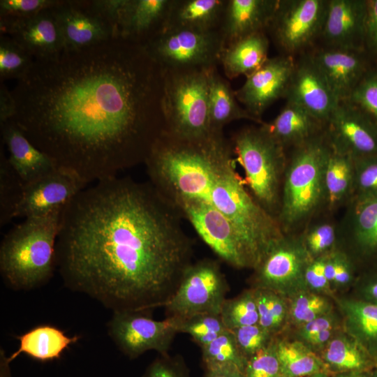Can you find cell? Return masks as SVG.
<instances>
[{"mask_svg":"<svg viewBox=\"0 0 377 377\" xmlns=\"http://www.w3.org/2000/svg\"><path fill=\"white\" fill-rule=\"evenodd\" d=\"M11 93L28 139L87 184L145 162L165 131L163 70L121 39L35 59Z\"/></svg>","mask_w":377,"mask_h":377,"instance_id":"6da1fadb","label":"cell"},{"mask_svg":"<svg viewBox=\"0 0 377 377\" xmlns=\"http://www.w3.org/2000/svg\"><path fill=\"white\" fill-rule=\"evenodd\" d=\"M152 184L117 177L61 210L56 269L64 286L113 311L164 307L192 263V246Z\"/></svg>","mask_w":377,"mask_h":377,"instance_id":"7a4b0ae2","label":"cell"},{"mask_svg":"<svg viewBox=\"0 0 377 377\" xmlns=\"http://www.w3.org/2000/svg\"><path fill=\"white\" fill-rule=\"evenodd\" d=\"M61 210L24 219L4 236L0 246V272L9 288L29 290L52 277Z\"/></svg>","mask_w":377,"mask_h":377,"instance_id":"3957f363","label":"cell"},{"mask_svg":"<svg viewBox=\"0 0 377 377\" xmlns=\"http://www.w3.org/2000/svg\"><path fill=\"white\" fill-rule=\"evenodd\" d=\"M330 149L324 130L293 147L288 156L277 216L285 234H297L323 210L325 168Z\"/></svg>","mask_w":377,"mask_h":377,"instance_id":"277c9868","label":"cell"},{"mask_svg":"<svg viewBox=\"0 0 377 377\" xmlns=\"http://www.w3.org/2000/svg\"><path fill=\"white\" fill-rule=\"evenodd\" d=\"M233 156L231 142L228 140L218 151L190 200L205 203L220 212L232 223L240 240L248 243L265 232L270 216L246 188L236 172Z\"/></svg>","mask_w":377,"mask_h":377,"instance_id":"5b68a950","label":"cell"},{"mask_svg":"<svg viewBox=\"0 0 377 377\" xmlns=\"http://www.w3.org/2000/svg\"><path fill=\"white\" fill-rule=\"evenodd\" d=\"M231 145L235 161L243 168L246 188L277 219L288 161L286 149L261 125L240 129L233 135Z\"/></svg>","mask_w":377,"mask_h":377,"instance_id":"8992f818","label":"cell"},{"mask_svg":"<svg viewBox=\"0 0 377 377\" xmlns=\"http://www.w3.org/2000/svg\"><path fill=\"white\" fill-rule=\"evenodd\" d=\"M209 68L163 69L166 133L184 139L199 138L210 133Z\"/></svg>","mask_w":377,"mask_h":377,"instance_id":"52a82bcc","label":"cell"},{"mask_svg":"<svg viewBox=\"0 0 377 377\" xmlns=\"http://www.w3.org/2000/svg\"><path fill=\"white\" fill-rule=\"evenodd\" d=\"M144 47L163 70L208 68L219 64L223 41L219 29L168 30Z\"/></svg>","mask_w":377,"mask_h":377,"instance_id":"ba28073f","label":"cell"},{"mask_svg":"<svg viewBox=\"0 0 377 377\" xmlns=\"http://www.w3.org/2000/svg\"><path fill=\"white\" fill-rule=\"evenodd\" d=\"M228 285L219 265L211 259L191 263L173 296L164 306L166 317L220 314Z\"/></svg>","mask_w":377,"mask_h":377,"instance_id":"9c48e42d","label":"cell"},{"mask_svg":"<svg viewBox=\"0 0 377 377\" xmlns=\"http://www.w3.org/2000/svg\"><path fill=\"white\" fill-rule=\"evenodd\" d=\"M151 311H113L108 333L117 348L128 358L136 359L147 351L168 353L179 333L177 320L166 317L156 320Z\"/></svg>","mask_w":377,"mask_h":377,"instance_id":"30bf717a","label":"cell"},{"mask_svg":"<svg viewBox=\"0 0 377 377\" xmlns=\"http://www.w3.org/2000/svg\"><path fill=\"white\" fill-rule=\"evenodd\" d=\"M311 260L300 234H285L254 269L253 288L273 291L288 299L307 289L304 272Z\"/></svg>","mask_w":377,"mask_h":377,"instance_id":"8fae6325","label":"cell"},{"mask_svg":"<svg viewBox=\"0 0 377 377\" xmlns=\"http://www.w3.org/2000/svg\"><path fill=\"white\" fill-rule=\"evenodd\" d=\"M328 0H279L267 31L283 52L293 57L321 36Z\"/></svg>","mask_w":377,"mask_h":377,"instance_id":"7c38bea8","label":"cell"},{"mask_svg":"<svg viewBox=\"0 0 377 377\" xmlns=\"http://www.w3.org/2000/svg\"><path fill=\"white\" fill-rule=\"evenodd\" d=\"M325 130L332 148L353 160L377 155V123L349 100L338 103Z\"/></svg>","mask_w":377,"mask_h":377,"instance_id":"4fadbf2b","label":"cell"},{"mask_svg":"<svg viewBox=\"0 0 377 377\" xmlns=\"http://www.w3.org/2000/svg\"><path fill=\"white\" fill-rule=\"evenodd\" d=\"M177 207L209 247L226 263L237 269L249 268L240 239L230 221L214 207L186 200Z\"/></svg>","mask_w":377,"mask_h":377,"instance_id":"5bb4252c","label":"cell"},{"mask_svg":"<svg viewBox=\"0 0 377 377\" xmlns=\"http://www.w3.org/2000/svg\"><path fill=\"white\" fill-rule=\"evenodd\" d=\"M295 64L291 56L268 58L235 91L237 101L251 116L263 123L261 116L266 109L279 98L286 97Z\"/></svg>","mask_w":377,"mask_h":377,"instance_id":"9a60e30c","label":"cell"},{"mask_svg":"<svg viewBox=\"0 0 377 377\" xmlns=\"http://www.w3.org/2000/svg\"><path fill=\"white\" fill-rule=\"evenodd\" d=\"M337 223L338 242L346 241L355 266L359 263L367 272L377 271V196L352 198Z\"/></svg>","mask_w":377,"mask_h":377,"instance_id":"2e32d148","label":"cell"},{"mask_svg":"<svg viewBox=\"0 0 377 377\" xmlns=\"http://www.w3.org/2000/svg\"><path fill=\"white\" fill-rule=\"evenodd\" d=\"M64 51L84 50L117 38L115 29L97 14L89 1H66L53 8Z\"/></svg>","mask_w":377,"mask_h":377,"instance_id":"e0dca14e","label":"cell"},{"mask_svg":"<svg viewBox=\"0 0 377 377\" xmlns=\"http://www.w3.org/2000/svg\"><path fill=\"white\" fill-rule=\"evenodd\" d=\"M87 184L75 173L58 167L25 186L15 217L43 216L61 209L85 188Z\"/></svg>","mask_w":377,"mask_h":377,"instance_id":"ac0fdd59","label":"cell"},{"mask_svg":"<svg viewBox=\"0 0 377 377\" xmlns=\"http://www.w3.org/2000/svg\"><path fill=\"white\" fill-rule=\"evenodd\" d=\"M53 8L27 17H0L1 35L11 37L34 59L59 55L64 44Z\"/></svg>","mask_w":377,"mask_h":377,"instance_id":"d6986e66","label":"cell"},{"mask_svg":"<svg viewBox=\"0 0 377 377\" xmlns=\"http://www.w3.org/2000/svg\"><path fill=\"white\" fill-rule=\"evenodd\" d=\"M286 98L325 125L339 102L309 55L295 64Z\"/></svg>","mask_w":377,"mask_h":377,"instance_id":"ffe728a7","label":"cell"},{"mask_svg":"<svg viewBox=\"0 0 377 377\" xmlns=\"http://www.w3.org/2000/svg\"><path fill=\"white\" fill-rule=\"evenodd\" d=\"M367 1L328 0L321 36L327 47L362 51Z\"/></svg>","mask_w":377,"mask_h":377,"instance_id":"44dd1931","label":"cell"},{"mask_svg":"<svg viewBox=\"0 0 377 377\" xmlns=\"http://www.w3.org/2000/svg\"><path fill=\"white\" fill-rule=\"evenodd\" d=\"M362 53L326 46L309 54L339 101L348 100L366 74Z\"/></svg>","mask_w":377,"mask_h":377,"instance_id":"7402d4cb","label":"cell"},{"mask_svg":"<svg viewBox=\"0 0 377 377\" xmlns=\"http://www.w3.org/2000/svg\"><path fill=\"white\" fill-rule=\"evenodd\" d=\"M279 0H227L219 27L223 47L249 35L265 32Z\"/></svg>","mask_w":377,"mask_h":377,"instance_id":"603a6c76","label":"cell"},{"mask_svg":"<svg viewBox=\"0 0 377 377\" xmlns=\"http://www.w3.org/2000/svg\"><path fill=\"white\" fill-rule=\"evenodd\" d=\"M171 0H126L117 26L118 39L145 45L164 30Z\"/></svg>","mask_w":377,"mask_h":377,"instance_id":"cb8c5ba5","label":"cell"},{"mask_svg":"<svg viewBox=\"0 0 377 377\" xmlns=\"http://www.w3.org/2000/svg\"><path fill=\"white\" fill-rule=\"evenodd\" d=\"M0 125L9 162L25 186L58 168L54 161L37 148L13 119Z\"/></svg>","mask_w":377,"mask_h":377,"instance_id":"d4e9b609","label":"cell"},{"mask_svg":"<svg viewBox=\"0 0 377 377\" xmlns=\"http://www.w3.org/2000/svg\"><path fill=\"white\" fill-rule=\"evenodd\" d=\"M260 125L286 149L305 142L325 128L323 123L288 101L273 120Z\"/></svg>","mask_w":377,"mask_h":377,"instance_id":"484cf974","label":"cell"},{"mask_svg":"<svg viewBox=\"0 0 377 377\" xmlns=\"http://www.w3.org/2000/svg\"><path fill=\"white\" fill-rule=\"evenodd\" d=\"M227 0H171L163 31L219 29Z\"/></svg>","mask_w":377,"mask_h":377,"instance_id":"4316f807","label":"cell"},{"mask_svg":"<svg viewBox=\"0 0 377 377\" xmlns=\"http://www.w3.org/2000/svg\"><path fill=\"white\" fill-rule=\"evenodd\" d=\"M209 126L211 133H222L227 124L239 119L260 122L241 107L229 81L222 76L217 66L208 70Z\"/></svg>","mask_w":377,"mask_h":377,"instance_id":"83f0119b","label":"cell"},{"mask_svg":"<svg viewBox=\"0 0 377 377\" xmlns=\"http://www.w3.org/2000/svg\"><path fill=\"white\" fill-rule=\"evenodd\" d=\"M269 40L265 32H258L224 47L219 64L226 77L232 80L246 77L258 70L269 58Z\"/></svg>","mask_w":377,"mask_h":377,"instance_id":"f1b7e54d","label":"cell"},{"mask_svg":"<svg viewBox=\"0 0 377 377\" xmlns=\"http://www.w3.org/2000/svg\"><path fill=\"white\" fill-rule=\"evenodd\" d=\"M343 330L377 364V304L362 299H337Z\"/></svg>","mask_w":377,"mask_h":377,"instance_id":"f546056e","label":"cell"},{"mask_svg":"<svg viewBox=\"0 0 377 377\" xmlns=\"http://www.w3.org/2000/svg\"><path fill=\"white\" fill-rule=\"evenodd\" d=\"M16 338L19 341V346L8 356L10 362L21 354L40 362L57 360L71 344L80 339L79 336L69 337L63 330L51 325L36 326Z\"/></svg>","mask_w":377,"mask_h":377,"instance_id":"4dcf8cb0","label":"cell"},{"mask_svg":"<svg viewBox=\"0 0 377 377\" xmlns=\"http://www.w3.org/2000/svg\"><path fill=\"white\" fill-rule=\"evenodd\" d=\"M327 372L371 371L377 364L369 353L343 329L318 353Z\"/></svg>","mask_w":377,"mask_h":377,"instance_id":"1f68e13d","label":"cell"},{"mask_svg":"<svg viewBox=\"0 0 377 377\" xmlns=\"http://www.w3.org/2000/svg\"><path fill=\"white\" fill-rule=\"evenodd\" d=\"M331 146V145H330ZM325 205L323 210L332 214L351 200L354 186V160L331 149L324 175Z\"/></svg>","mask_w":377,"mask_h":377,"instance_id":"d6a6232c","label":"cell"},{"mask_svg":"<svg viewBox=\"0 0 377 377\" xmlns=\"http://www.w3.org/2000/svg\"><path fill=\"white\" fill-rule=\"evenodd\" d=\"M276 343L281 375L309 377L318 372L328 373L318 355L301 341H290L276 336Z\"/></svg>","mask_w":377,"mask_h":377,"instance_id":"836d02e7","label":"cell"},{"mask_svg":"<svg viewBox=\"0 0 377 377\" xmlns=\"http://www.w3.org/2000/svg\"><path fill=\"white\" fill-rule=\"evenodd\" d=\"M25 184L10 165L2 147L0 152V226L10 223L15 218Z\"/></svg>","mask_w":377,"mask_h":377,"instance_id":"e575fe53","label":"cell"},{"mask_svg":"<svg viewBox=\"0 0 377 377\" xmlns=\"http://www.w3.org/2000/svg\"><path fill=\"white\" fill-rule=\"evenodd\" d=\"M253 289L259 315L258 324L273 336H279L289 323L288 300L269 290Z\"/></svg>","mask_w":377,"mask_h":377,"instance_id":"d590c367","label":"cell"},{"mask_svg":"<svg viewBox=\"0 0 377 377\" xmlns=\"http://www.w3.org/2000/svg\"><path fill=\"white\" fill-rule=\"evenodd\" d=\"M311 259L323 256L337 249L338 223L327 217L313 218L300 233Z\"/></svg>","mask_w":377,"mask_h":377,"instance_id":"8d00e7d4","label":"cell"},{"mask_svg":"<svg viewBox=\"0 0 377 377\" xmlns=\"http://www.w3.org/2000/svg\"><path fill=\"white\" fill-rule=\"evenodd\" d=\"M201 350L205 369L235 366L244 371L247 360L239 349L231 330H226L210 343L201 348Z\"/></svg>","mask_w":377,"mask_h":377,"instance_id":"74e56055","label":"cell"},{"mask_svg":"<svg viewBox=\"0 0 377 377\" xmlns=\"http://www.w3.org/2000/svg\"><path fill=\"white\" fill-rule=\"evenodd\" d=\"M287 300L289 307V323H292L297 327L334 311L328 296L309 289L302 290Z\"/></svg>","mask_w":377,"mask_h":377,"instance_id":"f35d334b","label":"cell"},{"mask_svg":"<svg viewBox=\"0 0 377 377\" xmlns=\"http://www.w3.org/2000/svg\"><path fill=\"white\" fill-rule=\"evenodd\" d=\"M220 316L229 330L258 324L259 315L255 290L252 288L233 298L226 299L222 305Z\"/></svg>","mask_w":377,"mask_h":377,"instance_id":"ab89813d","label":"cell"},{"mask_svg":"<svg viewBox=\"0 0 377 377\" xmlns=\"http://www.w3.org/2000/svg\"><path fill=\"white\" fill-rule=\"evenodd\" d=\"M34 58L7 35L0 37V80L22 79L31 68Z\"/></svg>","mask_w":377,"mask_h":377,"instance_id":"60d3db41","label":"cell"},{"mask_svg":"<svg viewBox=\"0 0 377 377\" xmlns=\"http://www.w3.org/2000/svg\"><path fill=\"white\" fill-rule=\"evenodd\" d=\"M176 320L179 333L189 334L200 348L227 330L220 314L201 313Z\"/></svg>","mask_w":377,"mask_h":377,"instance_id":"b9f144b4","label":"cell"},{"mask_svg":"<svg viewBox=\"0 0 377 377\" xmlns=\"http://www.w3.org/2000/svg\"><path fill=\"white\" fill-rule=\"evenodd\" d=\"M376 196H377V155L355 159L352 198L362 199Z\"/></svg>","mask_w":377,"mask_h":377,"instance_id":"7bdbcfd3","label":"cell"},{"mask_svg":"<svg viewBox=\"0 0 377 377\" xmlns=\"http://www.w3.org/2000/svg\"><path fill=\"white\" fill-rule=\"evenodd\" d=\"M244 374L246 377H276L281 375L276 337L267 346L247 359Z\"/></svg>","mask_w":377,"mask_h":377,"instance_id":"ee69618b","label":"cell"},{"mask_svg":"<svg viewBox=\"0 0 377 377\" xmlns=\"http://www.w3.org/2000/svg\"><path fill=\"white\" fill-rule=\"evenodd\" d=\"M237 344L246 360L267 346L275 337L258 323L231 330Z\"/></svg>","mask_w":377,"mask_h":377,"instance_id":"f6af8a7d","label":"cell"},{"mask_svg":"<svg viewBox=\"0 0 377 377\" xmlns=\"http://www.w3.org/2000/svg\"><path fill=\"white\" fill-rule=\"evenodd\" d=\"M61 0H1L0 17L23 18L58 6Z\"/></svg>","mask_w":377,"mask_h":377,"instance_id":"bcb514c9","label":"cell"},{"mask_svg":"<svg viewBox=\"0 0 377 377\" xmlns=\"http://www.w3.org/2000/svg\"><path fill=\"white\" fill-rule=\"evenodd\" d=\"M348 100L377 123V72L366 73Z\"/></svg>","mask_w":377,"mask_h":377,"instance_id":"7dc6e473","label":"cell"},{"mask_svg":"<svg viewBox=\"0 0 377 377\" xmlns=\"http://www.w3.org/2000/svg\"><path fill=\"white\" fill-rule=\"evenodd\" d=\"M142 377H191L189 369L180 355H158L147 366Z\"/></svg>","mask_w":377,"mask_h":377,"instance_id":"c3c4849f","label":"cell"},{"mask_svg":"<svg viewBox=\"0 0 377 377\" xmlns=\"http://www.w3.org/2000/svg\"><path fill=\"white\" fill-rule=\"evenodd\" d=\"M327 255L311 259L309 261L304 272V282L307 289L326 296H330L333 288L327 281L325 273Z\"/></svg>","mask_w":377,"mask_h":377,"instance_id":"681fc988","label":"cell"},{"mask_svg":"<svg viewBox=\"0 0 377 377\" xmlns=\"http://www.w3.org/2000/svg\"><path fill=\"white\" fill-rule=\"evenodd\" d=\"M340 329H343L342 320L332 311L298 327L297 339L305 343L322 331Z\"/></svg>","mask_w":377,"mask_h":377,"instance_id":"f907efd6","label":"cell"},{"mask_svg":"<svg viewBox=\"0 0 377 377\" xmlns=\"http://www.w3.org/2000/svg\"><path fill=\"white\" fill-rule=\"evenodd\" d=\"M334 263V280L332 288H344L354 280L355 265L350 257L342 249L337 248L332 252Z\"/></svg>","mask_w":377,"mask_h":377,"instance_id":"816d5d0a","label":"cell"},{"mask_svg":"<svg viewBox=\"0 0 377 377\" xmlns=\"http://www.w3.org/2000/svg\"><path fill=\"white\" fill-rule=\"evenodd\" d=\"M126 0H90V7L107 22H108L116 30L122 9ZM118 38V35H117Z\"/></svg>","mask_w":377,"mask_h":377,"instance_id":"f5cc1de1","label":"cell"},{"mask_svg":"<svg viewBox=\"0 0 377 377\" xmlns=\"http://www.w3.org/2000/svg\"><path fill=\"white\" fill-rule=\"evenodd\" d=\"M364 43L377 53V0L367 1Z\"/></svg>","mask_w":377,"mask_h":377,"instance_id":"db71d44e","label":"cell"},{"mask_svg":"<svg viewBox=\"0 0 377 377\" xmlns=\"http://www.w3.org/2000/svg\"><path fill=\"white\" fill-rule=\"evenodd\" d=\"M15 114V103L11 91L1 82L0 86V124L13 119Z\"/></svg>","mask_w":377,"mask_h":377,"instance_id":"11a10c76","label":"cell"},{"mask_svg":"<svg viewBox=\"0 0 377 377\" xmlns=\"http://www.w3.org/2000/svg\"><path fill=\"white\" fill-rule=\"evenodd\" d=\"M361 288V299L377 304V271L366 273Z\"/></svg>","mask_w":377,"mask_h":377,"instance_id":"9f6ffc18","label":"cell"},{"mask_svg":"<svg viewBox=\"0 0 377 377\" xmlns=\"http://www.w3.org/2000/svg\"><path fill=\"white\" fill-rule=\"evenodd\" d=\"M204 377H246L244 372L235 366H223L205 369Z\"/></svg>","mask_w":377,"mask_h":377,"instance_id":"6f0895ef","label":"cell"},{"mask_svg":"<svg viewBox=\"0 0 377 377\" xmlns=\"http://www.w3.org/2000/svg\"><path fill=\"white\" fill-rule=\"evenodd\" d=\"M8 356L3 349L0 350V377H12Z\"/></svg>","mask_w":377,"mask_h":377,"instance_id":"680465c9","label":"cell"},{"mask_svg":"<svg viewBox=\"0 0 377 377\" xmlns=\"http://www.w3.org/2000/svg\"><path fill=\"white\" fill-rule=\"evenodd\" d=\"M331 377H373L371 371H348L331 374Z\"/></svg>","mask_w":377,"mask_h":377,"instance_id":"91938a15","label":"cell"},{"mask_svg":"<svg viewBox=\"0 0 377 377\" xmlns=\"http://www.w3.org/2000/svg\"><path fill=\"white\" fill-rule=\"evenodd\" d=\"M309 377H331V376L330 374L327 372L321 371V372H318L314 374H312L311 376Z\"/></svg>","mask_w":377,"mask_h":377,"instance_id":"94428289","label":"cell"},{"mask_svg":"<svg viewBox=\"0 0 377 377\" xmlns=\"http://www.w3.org/2000/svg\"><path fill=\"white\" fill-rule=\"evenodd\" d=\"M373 377H377V367L372 371Z\"/></svg>","mask_w":377,"mask_h":377,"instance_id":"6125c7cd","label":"cell"},{"mask_svg":"<svg viewBox=\"0 0 377 377\" xmlns=\"http://www.w3.org/2000/svg\"><path fill=\"white\" fill-rule=\"evenodd\" d=\"M276 377H286V376H285L281 374V375H279V376H276Z\"/></svg>","mask_w":377,"mask_h":377,"instance_id":"be15d7a7","label":"cell"}]
</instances>
